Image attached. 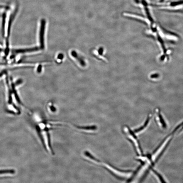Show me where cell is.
I'll list each match as a JSON object with an SVG mask.
<instances>
[{
    "mask_svg": "<svg viewBox=\"0 0 183 183\" xmlns=\"http://www.w3.org/2000/svg\"><path fill=\"white\" fill-rule=\"evenodd\" d=\"M152 117V115L151 114L149 115L143 125L141 126L140 127L133 131L137 135H140L145 131L147 129L148 126H149L150 122L151 121Z\"/></svg>",
    "mask_w": 183,
    "mask_h": 183,
    "instance_id": "cell-5",
    "label": "cell"
},
{
    "mask_svg": "<svg viewBox=\"0 0 183 183\" xmlns=\"http://www.w3.org/2000/svg\"><path fill=\"white\" fill-rule=\"evenodd\" d=\"M45 132H46V134L47 137V142L48 144V147L50 150L51 153L52 155L54 154V152H53V149H52L51 143V139H50V135L48 131V130L47 129V130H46Z\"/></svg>",
    "mask_w": 183,
    "mask_h": 183,
    "instance_id": "cell-14",
    "label": "cell"
},
{
    "mask_svg": "<svg viewBox=\"0 0 183 183\" xmlns=\"http://www.w3.org/2000/svg\"><path fill=\"white\" fill-rule=\"evenodd\" d=\"M71 55L76 60H78L80 65L82 66H84L85 64L83 60H82V58H80L78 56V54L75 51H73L71 52Z\"/></svg>",
    "mask_w": 183,
    "mask_h": 183,
    "instance_id": "cell-12",
    "label": "cell"
},
{
    "mask_svg": "<svg viewBox=\"0 0 183 183\" xmlns=\"http://www.w3.org/2000/svg\"><path fill=\"white\" fill-rule=\"evenodd\" d=\"M40 49H41L40 47H36L30 48L16 49L13 50V51L15 53H26V52L38 51Z\"/></svg>",
    "mask_w": 183,
    "mask_h": 183,
    "instance_id": "cell-8",
    "label": "cell"
},
{
    "mask_svg": "<svg viewBox=\"0 0 183 183\" xmlns=\"http://www.w3.org/2000/svg\"><path fill=\"white\" fill-rule=\"evenodd\" d=\"M155 120L156 123L159 127L163 130L167 129V123L158 110H156Z\"/></svg>",
    "mask_w": 183,
    "mask_h": 183,
    "instance_id": "cell-3",
    "label": "cell"
},
{
    "mask_svg": "<svg viewBox=\"0 0 183 183\" xmlns=\"http://www.w3.org/2000/svg\"><path fill=\"white\" fill-rule=\"evenodd\" d=\"M15 173V171L13 169L2 170H0V174H14Z\"/></svg>",
    "mask_w": 183,
    "mask_h": 183,
    "instance_id": "cell-15",
    "label": "cell"
},
{
    "mask_svg": "<svg viewBox=\"0 0 183 183\" xmlns=\"http://www.w3.org/2000/svg\"><path fill=\"white\" fill-rule=\"evenodd\" d=\"M3 51V50L0 48V52Z\"/></svg>",
    "mask_w": 183,
    "mask_h": 183,
    "instance_id": "cell-19",
    "label": "cell"
},
{
    "mask_svg": "<svg viewBox=\"0 0 183 183\" xmlns=\"http://www.w3.org/2000/svg\"><path fill=\"white\" fill-rule=\"evenodd\" d=\"M183 130V121L174 128L170 134L173 136L180 133Z\"/></svg>",
    "mask_w": 183,
    "mask_h": 183,
    "instance_id": "cell-9",
    "label": "cell"
},
{
    "mask_svg": "<svg viewBox=\"0 0 183 183\" xmlns=\"http://www.w3.org/2000/svg\"><path fill=\"white\" fill-rule=\"evenodd\" d=\"M101 165L113 175L119 179H124L131 178L132 175H134L132 171L119 169L108 163L102 162Z\"/></svg>",
    "mask_w": 183,
    "mask_h": 183,
    "instance_id": "cell-1",
    "label": "cell"
},
{
    "mask_svg": "<svg viewBox=\"0 0 183 183\" xmlns=\"http://www.w3.org/2000/svg\"><path fill=\"white\" fill-rule=\"evenodd\" d=\"M6 70H4L0 73V77H2L4 74H6Z\"/></svg>",
    "mask_w": 183,
    "mask_h": 183,
    "instance_id": "cell-17",
    "label": "cell"
},
{
    "mask_svg": "<svg viewBox=\"0 0 183 183\" xmlns=\"http://www.w3.org/2000/svg\"><path fill=\"white\" fill-rule=\"evenodd\" d=\"M63 57H64V55H63V54H59L57 58L59 60H62Z\"/></svg>",
    "mask_w": 183,
    "mask_h": 183,
    "instance_id": "cell-16",
    "label": "cell"
},
{
    "mask_svg": "<svg viewBox=\"0 0 183 183\" xmlns=\"http://www.w3.org/2000/svg\"><path fill=\"white\" fill-rule=\"evenodd\" d=\"M123 130L124 134L128 140L132 143L137 154L138 155H143V150L140 142L137 138V135L127 126H124Z\"/></svg>",
    "mask_w": 183,
    "mask_h": 183,
    "instance_id": "cell-2",
    "label": "cell"
},
{
    "mask_svg": "<svg viewBox=\"0 0 183 183\" xmlns=\"http://www.w3.org/2000/svg\"><path fill=\"white\" fill-rule=\"evenodd\" d=\"M46 21L44 19L41 21L40 27V40L41 49L44 48V35L45 29Z\"/></svg>",
    "mask_w": 183,
    "mask_h": 183,
    "instance_id": "cell-4",
    "label": "cell"
},
{
    "mask_svg": "<svg viewBox=\"0 0 183 183\" xmlns=\"http://www.w3.org/2000/svg\"><path fill=\"white\" fill-rule=\"evenodd\" d=\"M11 82H12L11 86L12 87V92H13V93L14 94L15 97V98H16V99L17 101V102H18L19 104H21V105L23 106V104H22L21 102V101L20 99H19L18 95L17 94V92L16 90H15V85L13 84V82H12V81H11Z\"/></svg>",
    "mask_w": 183,
    "mask_h": 183,
    "instance_id": "cell-13",
    "label": "cell"
},
{
    "mask_svg": "<svg viewBox=\"0 0 183 183\" xmlns=\"http://www.w3.org/2000/svg\"><path fill=\"white\" fill-rule=\"evenodd\" d=\"M6 84H7L8 90V103L11 104H12V92L11 90L9 84V83L8 76L7 75L6 76Z\"/></svg>",
    "mask_w": 183,
    "mask_h": 183,
    "instance_id": "cell-11",
    "label": "cell"
},
{
    "mask_svg": "<svg viewBox=\"0 0 183 183\" xmlns=\"http://www.w3.org/2000/svg\"><path fill=\"white\" fill-rule=\"evenodd\" d=\"M164 1V0H160V1H161V2H162V1Z\"/></svg>",
    "mask_w": 183,
    "mask_h": 183,
    "instance_id": "cell-20",
    "label": "cell"
},
{
    "mask_svg": "<svg viewBox=\"0 0 183 183\" xmlns=\"http://www.w3.org/2000/svg\"><path fill=\"white\" fill-rule=\"evenodd\" d=\"M150 170H151L152 172V173L154 174V175L155 177L158 179L159 181H160V182H166L165 181V179L163 178L161 174L158 172L157 171L155 170L152 167L150 169Z\"/></svg>",
    "mask_w": 183,
    "mask_h": 183,
    "instance_id": "cell-10",
    "label": "cell"
},
{
    "mask_svg": "<svg viewBox=\"0 0 183 183\" xmlns=\"http://www.w3.org/2000/svg\"><path fill=\"white\" fill-rule=\"evenodd\" d=\"M21 80H17V82H16V83H15V85H18V84H21Z\"/></svg>",
    "mask_w": 183,
    "mask_h": 183,
    "instance_id": "cell-18",
    "label": "cell"
},
{
    "mask_svg": "<svg viewBox=\"0 0 183 183\" xmlns=\"http://www.w3.org/2000/svg\"><path fill=\"white\" fill-rule=\"evenodd\" d=\"M76 128L79 130L84 132L90 133H94L97 130L96 126L93 125L87 126H77Z\"/></svg>",
    "mask_w": 183,
    "mask_h": 183,
    "instance_id": "cell-7",
    "label": "cell"
},
{
    "mask_svg": "<svg viewBox=\"0 0 183 183\" xmlns=\"http://www.w3.org/2000/svg\"><path fill=\"white\" fill-rule=\"evenodd\" d=\"M84 155L88 158V160L90 161L91 162L97 165H101V164L102 162L99 159L95 157L94 156L92 155L89 152L86 151L84 152Z\"/></svg>",
    "mask_w": 183,
    "mask_h": 183,
    "instance_id": "cell-6",
    "label": "cell"
}]
</instances>
